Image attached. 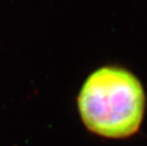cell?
Returning <instances> with one entry per match:
<instances>
[{
  "label": "cell",
  "mask_w": 147,
  "mask_h": 146,
  "mask_svg": "<svg viewBox=\"0 0 147 146\" xmlns=\"http://www.w3.org/2000/svg\"><path fill=\"white\" fill-rule=\"evenodd\" d=\"M145 97L140 81L123 68L104 67L86 80L78 97L84 123L105 138L134 134L144 113Z\"/></svg>",
  "instance_id": "cell-1"
}]
</instances>
